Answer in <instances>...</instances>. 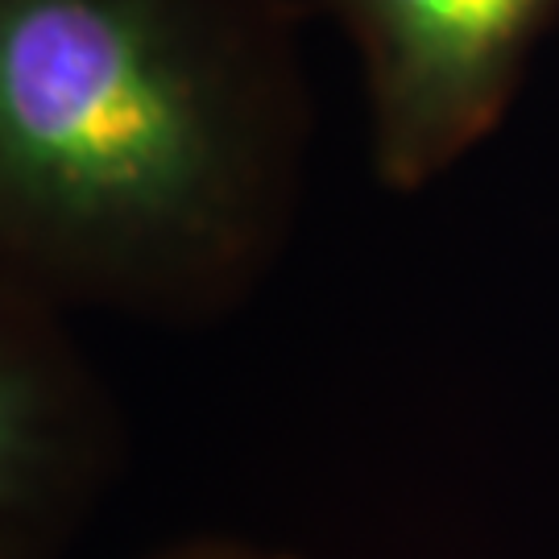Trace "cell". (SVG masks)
I'll return each mask as SVG.
<instances>
[{
  "label": "cell",
  "mask_w": 559,
  "mask_h": 559,
  "mask_svg": "<svg viewBox=\"0 0 559 559\" xmlns=\"http://www.w3.org/2000/svg\"><path fill=\"white\" fill-rule=\"evenodd\" d=\"M302 0H0V290L212 328L295 237Z\"/></svg>",
  "instance_id": "1"
},
{
  "label": "cell",
  "mask_w": 559,
  "mask_h": 559,
  "mask_svg": "<svg viewBox=\"0 0 559 559\" xmlns=\"http://www.w3.org/2000/svg\"><path fill=\"white\" fill-rule=\"evenodd\" d=\"M365 87L369 162L411 195L452 175L501 129L559 0H316Z\"/></svg>",
  "instance_id": "2"
},
{
  "label": "cell",
  "mask_w": 559,
  "mask_h": 559,
  "mask_svg": "<svg viewBox=\"0 0 559 559\" xmlns=\"http://www.w3.org/2000/svg\"><path fill=\"white\" fill-rule=\"evenodd\" d=\"M133 559H299L278 547H261L249 539H228V535H191V539L162 543L154 551H141Z\"/></svg>",
  "instance_id": "4"
},
{
  "label": "cell",
  "mask_w": 559,
  "mask_h": 559,
  "mask_svg": "<svg viewBox=\"0 0 559 559\" xmlns=\"http://www.w3.org/2000/svg\"><path fill=\"white\" fill-rule=\"evenodd\" d=\"M67 316L0 290V559H67L124 464L117 399Z\"/></svg>",
  "instance_id": "3"
}]
</instances>
